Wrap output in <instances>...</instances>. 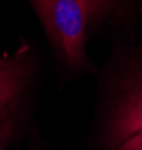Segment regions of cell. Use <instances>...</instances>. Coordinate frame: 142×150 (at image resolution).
Wrapping results in <instances>:
<instances>
[{"label": "cell", "instance_id": "6", "mask_svg": "<svg viewBox=\"0 0 142 150\" xmlns=\"http://www.w3.org/2000/svg\"><path fill=\"white\" fill-rule=\"evenodd\" d=\"M8 111H9V107L0 110V146L5 143L6 137H8V132H9V117H8Z\"/></svg>", "mask_w": 142, "mask_h": 150}, {"label": "cell", "instance_id": "3", "mask_svg": "<svg viewBox=\"0 0 142 150\" xmlns=\"http://www.w3.org/2000/svg\"><path fill=\"white\" fill-rule=\"evenodd\" d=\"M27 71L21 57L0 59V110L8 108L20 95Z\"/></svg>", "mask_w": 142, "mask_h": 150}, {"label": "cell", "instance_id": "1", "mask_svg": "<svg viewBox=\"0 0 142 150\" xmlns=\"http://www.w3.org/2000/svg\"><path fill=\"white\" fill-rule=\"evenodd\" d=\"M51 42L72 66L85 62V29L90 23L85 0H32Z\"/></svg>", "mask_w": 142, "mask_h": 150}, {"label": "cell", "instance_id": "4", "mask_svg": "<svg viewBox=\"0 0 142 150\" xmlns=\"http://www.w3.org/2000/svg\"><path fill=\"white\" fill-rule=\"evenodd\" d=\"M88 6V14H90V23L97 21L102 17H105L108 12L114 8L117 0H85Z\"/></svg>", "mask_w": 142, "mask_h": 150}, {"label": "cell", "instance_id": "2", "mask_svg": "<svg viewBox=\"0 0 142 150\" xmlns=\"http://www.w3.org/2000/svg\"><path fill=\"white\" fill-rule=\"evenodd\" d=\"M142 129V80L121 99L109 125V143L121 144L126 138Z\"/></svg>", "mask_w": 142, "mask_h": 150}, {"label": "cell", "instance_id": "5", "mask_svg": "<svg viewBox=\"0 0 142 150\" xmlns=\"http://www.w3.org/2000/svg\"><path fill=\"white\" fill-rule=\"evenodd\" d=\"M117 150H142V129L126 138L117 146Z\"/></svg>", "mask_w": 142, "mask_h": 150}]
</instances>
